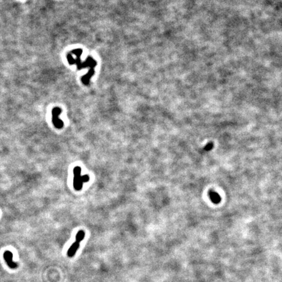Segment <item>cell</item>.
Segmentation results:
<instances>
[{"instance_id":"cell-1","label":"cell","mask_w":282,"mask_h":282,"mask_svg":"<svg viewBox=\"0 0 282 282\" xmlns=\"http://www.w3.org/2000/svg\"><path fill=\"white\" fill-rule=\"evenodd\" d=\"M82 54V50L78 49L72 50L67 56V58L70 65L76 64L77 65V69L78 70L86 67H89L90 69H94L97 65L96 61L93 59L91 56H88L86 60L82 63L80 60V56Z\"/></svg>"},{"instance_id":"cell-2","label":"cell","mask_w":282,"mask_h":282,"mask_svg":"<svg viewBox=\"0 0 282 282\" xmlns=\"http://www.w3.org/2000/svg\"><path fill=\"white\" fill-rule=\"evenodd\" d=\"M73 186L74 190L80 191L83 186V183L88 182L89 180V176L88 175L81 176V168L79 166H77L73 169Z\"/></svg>"},{"instance_id":"cell-3","label":"cell","mask_w":282,"mask_h":282,"mask_svg":"<svg viewBox=\"0 0 282 282\" xmlns=\"http://www.w3.org/2000/svg\"><path fill=\"white\" fill-rule=\"evenodd\" d=\"M85 237V232L84 230H79L77 233L76 235V241L74 242L73 244L70 247V248L68 249L67 252V255L69 257H73L75 255L77 249H78L80 246V242L83 240Z\"/></svg>"},{"instance_id":"cell-4","label":"cell","mask_w":282,"mask_h":282,"mask_svg":"<svg viewBox=\"0 0 282 282\" xmlns=\"http://www.w3.org/2000/svg\"><path fill=\"white\" fill-rule=\"evenodd\" d=\"M62 110L60 107H54L52 111V123L54 127L58 129H61L64 126V121L61 120L59 118V115L60 114Z\"/></svg>"},{"instance_id":"cell-5","label":"cell","mask_w":282,"mask_h":282,"mask_svg":"<svg viewBox=\"0 0 282 282\" xmlns=\"http://www.w3.org/2000/svg\"><path fill=\"white\" fill-rule=\"evenodd\" d=\"M13 253H12L10 251H6V252H5L3 253L4 259H5V262H7V265L9 266V268L12 269H14L18 267V265L13 261Z\"/></svg>"},{"instance_id":"cell-6","label":"cell","mask_w":282,"mask_h":282,"mask_svg":"<svg viewBox=\"0 0 282 282\" xmlns=\"http://www.w3.org/2000/svg\"><path fill=\"white\" fill-rule=\"evenodd\" d=\"M94 74H95V70H94V69H89L88 73L82 77L81 80L82 83L84 85H88L90 82V78L94 75Z\"/></svg>"}]
</instances>
